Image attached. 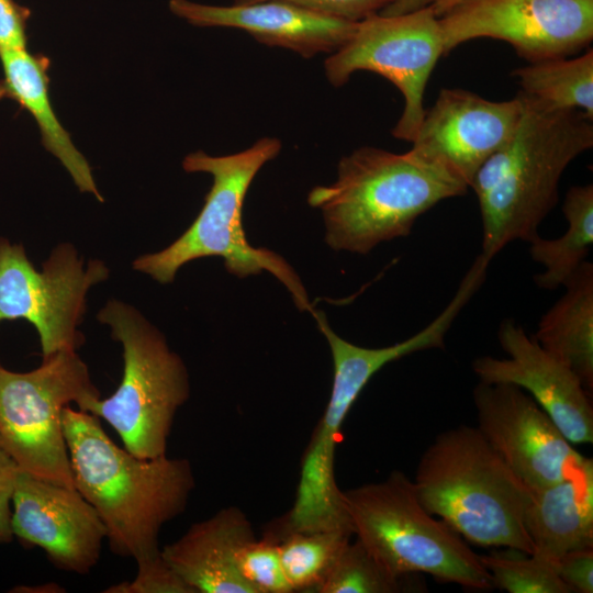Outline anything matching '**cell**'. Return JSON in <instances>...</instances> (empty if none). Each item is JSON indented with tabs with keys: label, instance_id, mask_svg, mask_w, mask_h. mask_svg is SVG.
<instances>
[{
	"label": "cell",
	"instance_id": "16",
	"mask_svg": "<svg viewBox=\"0 0 593 593\" xmlns=\"http://www.w3.org/2000/svg\"><path fill=\"white\" fill-rule=\"evenodd\" d=\"M169 9L193 25L238 29L259 43L293 51L304 58L320 53H335L353 36L358 23L280 0L232 5L170 0Z\"/></svg>",
	"mask_w": 593,
	"mask_h": 593
},
{
	"label": "cell",
	"instance_id": "1",
	"mask_svg": "<svg viewBox=\"0 0 593 593\" xmlns=\"http://www.w3.org/2000/svg\"><path fill=\"white\" fill-rule=\"evenodd\" d=\"M75 489L107 529L111 551L136 562L160 553L163 526L182 514L195 486L186 458H141L119 447L96 415L63 410Z\"/></svg>",
	"mask_w": 593,
	"mask_h": 593
},
{
	"label": "cell",
	"instance_id": "23",
	"mask_svg": "<svg viewBox=\"0 0 593 593\" xmlns=\"http://www.w3.org/2000/svg\"><path fill=\"white\" fill-rule=\"evenodd\" d=\"M351 535L348 530L331 529L295 532L281 538L280 559L292 591L317 592Z\"/></svg>",
	"mask_w": 593,
	"mask_h": 593
},
{
	"label": "cell",
	"instance_id": "25",
	"mask_svg": "<svg viewBox=\"0 0 593 593\" xmlns=\"http://www.w3.org/2000/svg\"><path fill=\"white\" fill-rule=\"evenodd\" d=\"M406 577L392 574L356 539L340 551L317 592L396 593L404 591L402 581Z\"/></svg>",
	"mask_w": 593,
	"mask_h": 593
},
{
	"label": "cell",
	"instance_id": "14",
	"mask_svg": "<svg viewBox=\"0 0 593 593\" xmlns=\"http://www.w3.org/2000/svg\"><path fill=\"white\" fill-rule=\"evenodd\" d=\"M497 339L507 357L475 358L472 370L480 381L510 383L523 389L571 444H591L593 407L590 392L579 377L514 320L500 324Z\"/></svg>",
	"mask_w": 593,
	"mask_h": 593
},
{
	"label": "cell",
	"instance_id": "9",
	"mask_svg": "<svg viewBox=\"0 0 593 593\" xmlns=\"http://www.w3.org/2000/svg\"><path fill=\"white\" fill-rule=\"evenodd\" d=\"M69 243L57 245L37 270L21 244L0 237V323L23 318L37 331L43 359L77 351L85 343L78 329L89 290L108 279L99 259L85 267Z\"/></svg>",
	"mask_w": 593,
	"mask_h": 593
},
{
	"label": "cell",
	"instance_id": "13",
	"mask_svg": "<svg viewBox=\"0 0 593 593\" xmlns=\"http://www.w3.org/2000/svg\"><path fill=\"white\" fill-rule=\"evenodd\" d=\"M12 532L23 546L43 549L57 569L89 573L107 529L75 489L19 470L12 497Z\"/></svg>",
	"mask_w": 593,
	"mask_h": 593
},
{
	"label": "cell",
	"instance_id": "6",
	"mask_svg": "<svg viewBox=\"0 0 593 593\" xmlns=\"http://www.w3.org/2000/svg\"><path fill=\"white\" fill-rule=\"evenodd\" d=\"M354 535L398 577L427 573L473 590L493 588L477 555L443 519L419 502L405 473L343 491Z\"/></svg>",
	"mask_w": 593,
	"mask_h": 593
},
{
	"label": "cell",
	"instance_id": "17",
	"mask_svg": "<svg viewBox=\"0 0 593 593\" xmlns=\"http://www.w3.org/2000/svg\"><path fill=\"white\" fill-rule=\"evenodd\" d=\"M254 538L246 514L228 506L192 524L160 555L195 593H255L238 566L239 551Z\"/></svg>",
	"mask_w": 593,
	"mask_h": 593
},
{
	"label": "cell",
	"instance_id": "22",
	"mask_svg": "<svg viewBox=\"0 0 593 593\" xmlns=\"http://www.w3.org/2000/svg\"><path fill=\"white\" fill-rule=\"evenodd\" d=\"M519 91L561 110H579L593 119V51L578 57L546 59L517 68Z\"/></svg>",
	"mask_w": 593,
	"mask_h": 593
},
{
	"label": "cell",
	"instance_id": "31",
	"mask_svg": "<svg viewBox=\"0 0 593 593\" xmlns=\"http://www.w3.org/2000/svg\"><path fill=\"white\" fill-rule=\"evenodd\" d=\"M19 470L14 460L0 448V544H9L14 538L12 497Z\"/></svg>",
	"mask_w": 593,
	"mask_h": 593
},
{
	"label": "cell",
	"instance_id": "28",
	"mask_svg": "<svg viewBox=\"0 0 593 593\" xmlns=\"http://www.w3.org/2000/svg\"><path fill=\"white\" fill-rule=\"evenodd\" d=\"M262 0H234V3H247ZM310 11L359 22L372 14L379 13L391 0H280Z\"/></svg>",
	"mask_w": 593,
	"mask_h": 593
},
{
	"label": "cell",
	"instance_id": "7",
	"mask_svg": "<svg viewBox=\"0 0 593 593\" xmlns=\"http://www.w3.org/2000/svg\"><path fill=\"white\" fill-rule=\"evenodd\" d=\"M97 318L123 347V376L109 398L89 399L78 410L105 421L133 455H166L177 411L190 396L183 360L163 333L127 303L112 299Z\"/></svg>",
	"mask_w": 593,
	"mask_h": 593
},
{
	"label": "cell",
	"instance_id": "18",
	"mask_svg": "<svg viewBox=\"0 0 593 593\" xmlns=\"http://www.w3.org/2000/svg\"><path fill=\"white\" fill-rule=\"evenodd\" d=\"M530 555L557 563L568 551L593 547V460L563 480L532 491L525 511Z\"/></svg>",
	"mask_w": 593,
	"mask_h": 593
},
{
	"label": "cell",
	"instance_id": "12",
	"mask_svg": "<svg viewBox=\"0 0 593 593\" xmlns=\"http://www.w3.org/2000/svg\"><path fill=\"white\" fill-rule=\"evenodd\" d=\"M472 398L478 429L530 491L563 480L589 459L523 389L479 381Z\"/></svg>",
	"mask_w": 593,
	"mask_h": 593
},
{
	"label": "cell",
	"instance_id": "24",
	"mask_svg": "<svg viewBox=\"0 0 593 593\" xmlns=\"http://www.w3.org/2000/svg\"><path fill=\"white\" fill-rule=\"evenodd\" d=\"M493 588L508 593H572L560 579L557 563L511 549L480 556Z\"/></svg>",
	"mask_w": 593,
	"mask_h": 593
},
{
	"label": "cell",
	"instance_id": "5",
	"mask_svg": "<svg viewBox=\"0 0 593 593\" xmlns=\"http://www.w3.org/2000/svg\"><path fill=\"white\" fill-rule=\"evenodd\" d=\"M280 150L278 138L262 137L231 155L211 156L202 150L187 155L182 161L187 172H205L213 178L204 204L181 236L160 251L136 258L134 270L165 284L172 282L187 262L217 256L223 258L226 271L239 279L268 271L286 287L300 311L312 313L313 306L295 270L277 253L251 246L242 222L249 186Z\"/></svg>",
	"mask_w": 593,
	"mask_h": 593
},
{
	"label": "cell",
	"instance_id": "29",
	"mask_svg": "<svg viewBox=\"0 0 593 593\" xmlns=\"http://www.w3.org/2000/svg\"><path fill=\"white\" fill-rule=\"evenodd\" d=\"M560 579L572 592H593V547L571 550L557 560Z\"/></svg>",
	"mask_w": 593,
	"mask_h": 593
},
{
	"label": "cell",
	"instance_id": "27",
	"mask_svg": "<svg viewBox=\"0 0 593 593\" xmlns=\"http://www.w3.org/2000/svg\"><path fill=\"white\" fill-rule=\"evenodd\" d=\"M134 579L107 588L105 593H195L159 553L136 562Z\"/></svg>",
	"mask_w": 593,
	"mask_h": 593
},
{
	"label": "cell",
	"instance_id": "20",
	"mask_svg": "<svg viewBox=\"0 0 593 593\" xmlns=\"http://www.w3.org/2000/svg\"><path fill=\"white\" fill-rule=\"evenodd\" d=\"M563 287V295L541 316L533 337L544 349L566 363L591 393L593 265L583 262Z\"/></svg>",
	"mask_w": 593,
	"mask_h": 593
},
{
	"label": "cell",
	"instance_id": "15",
	"mask_svg": "<svg viewBox=\"0 0 593 593\" xmlns=\"http://www.w3.org/2000/svg\"><path fill=\"white\" fill-rule=\"evenodd\" d=\"M522 113L516 94L492 101L459 88H444L425 110L412 148L470 183L478 169L513 135Z\"/></svg>",
	"mask_w": 593,
	"mask_h": 593
},
{
	"label": "cell",
	"instance_id": "30",
	"mask_svg": "<svg viewBox=\"0 0 593 593\" xmlns=\"http://www.w3.org/2000/svg\"><path fill=\"white\" fill-rule=\"evenodd\" d=\"M31 11L14 0H0V52L26 48Z\"/></svg>",
	"mask_w": 593,
	"mask_h": 593
},
{
	"label": "cell",
	"instance_id": "21",
	"mask_svg": "<svg viewBox=\"0 0 593 593\" xmlns=\"http://www.w3.org/2000/svg\"><path fill=\"white\" fill-rule=\"evenodd\" d=\"M568 222L563 235L547 239L540 235L529 242V254L544 271L534 277L538 288L556 290L586 261L593 245V186L571 187L562 204Z\"/></svg>",
	"mask_w": 593,
	"mask_h": 593
},
{
	"label": "cell",
	"instance_id": "10",
	"mask_svg": "<svg viewBox=\"0 0 593 593\" xmlns=\"http://www.w3.org/2000/svg\"><path fill=\"white\" fill-rule=\"evenodd\" d=\"M443 55L438 16L430 8L396 15L376 13L357 23L353 36L325 60L324 69L335 87L359 70L393 83L404 105L392 135L412 143L425 113L426 85Z\"/></svg>",
	"mask_w": 593,
	"mask_h": 593
},
{
	"label": "cell",
	"instance_id": "8",
	"mask_svg": "<svg viewBox=\"0 0 593 593\" xmlns=\"http://www.w3.org/2000/svg\"><path fill=\"white\" fill-rule=\"evenodd\" d=\"M100 396L77 351H60L27 372L0 366V448L21 471L75 488L61 413Z\"/></svg>",
	"mask_w": 593,
	"mask_h": 593
},
{
	"label": "cell",
	"instance_id": "2",
	"mask_svg": "<svg viewBox=\"0 0 593 593\" xmlns=\"http://www.w3.org/2000/svg\"><path fill=\"white\" fill-rule=\"evenodd\" d=\"M522 113L511 138L475 172L470 188L480 208L488 262L514 240L529 243L558 202L566 168L593 146L592 118L518 91Z\"/></svg>",
	"mask_w": 593,
	"mask_h": 593
},
{
	"label": "cell",
	"instance_id": "26",
	"mask_svg": "<svg viewBox=\"0 0 593 593\" xmlns=\"http://www.w3.org/2000/svg\"><path fill=\"white\" fill-rule=\"evenodd\" d=\"M238 566L255 593L293 592L282 568L279 544L269 536L248 541L238 553Z\"/></svg>",
	"mask_w": 593,
	"mask_h": 593
},
{
	"label": "cell",
	"instance_id": "4",
	"mask_svg": "<svg viewBox=\"0 0 593 593\" xmlns=\"http://www.w3.org/2000/svg\"><path fill=\"white\" fill-rule=\"evenodd\" d=\"M423 506L468 541L533 553L525 527L532 491L478 427L441 432L425 449L413 481Z\"/></svg>",
	"mask_w": 593,
	"mask_h": 593
},
{
	"label": "cell",
	"instance_id": "3",
	"mask_svg": "<svg viewBox=\"0 0 593 593\" xmlns=\"http://www.w3.org/2000/svg\"><path fill=\"white\" fill-rule=\"evenodd\" d=\"M468 189L413 148L398 154L363 146L342 157L335 182L314 187L307 202L322 212L332 249L366 255L382 242L407 236L422 214Z\"/></svg>",
	"mask_w": 593,
	"mask_h": 593
},
{
	"label": "cell",
	"instance_id": "19",
	"mask_svg": "<svg viewBox=\"0 0 593 593\" xmlns=\"http://www.w3.org/2000/svg\"><path fill=\"white\" fill-rule=\"evenodd\" d=\"M0 63L3 72L0 79V100L10 99L26 110L38 125L44 147L58 158L78 189L93 194L102 202L91 167L52 107L49 58L42 54H31L26 48H16L0 52Z\"/></svg>",
	"mask_w": 593,
	"mask_h": 593
},
{
	"label": "cell",
	"instance_id": "32",
	"mask_svg": "<svg viewBox=\"0 0 593 593\" xmlns=\"http://www.w3.org/2000/svg\"><path fill=\"white\" fill-rule=\"evenodd\" d=\"M461 0H391L379 13L396 15L422 8H430L439 18Z\"/></svg>",
	"mask_w": 593,
	"mask_h": 593
},
{
	"label": "cell",
	"instance_id": "11",
	"mask_svg": "<svg viewBox=\"0 0 593 593\" xmlns=\"http://www.w3.org/2000/svg\"><path fill=\"white\" fill-rule=\"evenodd\" d=\"M438 21L445 55L488 37L536 63L572 56L592 42L593 0H461Z\"/></svg>",
	"mask_w": 593,
	"mask_h": 593
}]
</instances>
